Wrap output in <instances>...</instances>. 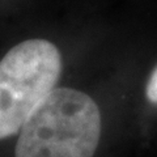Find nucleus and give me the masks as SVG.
Instances as JSON below:
<instances>
[{
	"label": "nucleus",
	"instance_id": "nucleus-2",
	"mask_svg": "<svg viewBox=\"0 0 157 157\" xmlns=\"http://www.w3.org/2000/svg\"><path fill=\"white\" fill-rule=\"evenodd\" d=\"M62 55L46 39H28L0 60V140L20 132L41 102L56 88Z\"/></svg>",
	"mask_w": 157,
	"mask_h": 157
},
{
	"label": "nucleus",
	"instance_id": "nucleus-3",
	"mask_svg": "<svg viewBox=\"0 0 157 157\" xmlns=\"http://www.w3.org/2000/svg\"><path fill=\"white\" fill-rule=\"evenodd\" d=\"M147 97H148V100L151 102L157 104V67L152 72L148 85H147Z\"/></svg>",
	"mask_w": 157,
	"mask_h": 157
},
{
	"label": "nucleus",
	"instance_id": "nucleus-1",
	"mask_svg": "<svg viewBox=\"0 0 157 157\" xmlns=\"http://www.w3.org/2000/svg\"><path fill=\"white\" fill-rule=\"evenodd\" d=\"M101 137V113L92 97L55 88L20 130L16 157H93Z\"/></svg>",
	"mask_w": 157,
	"mask_h": 157
}]
</instances>
